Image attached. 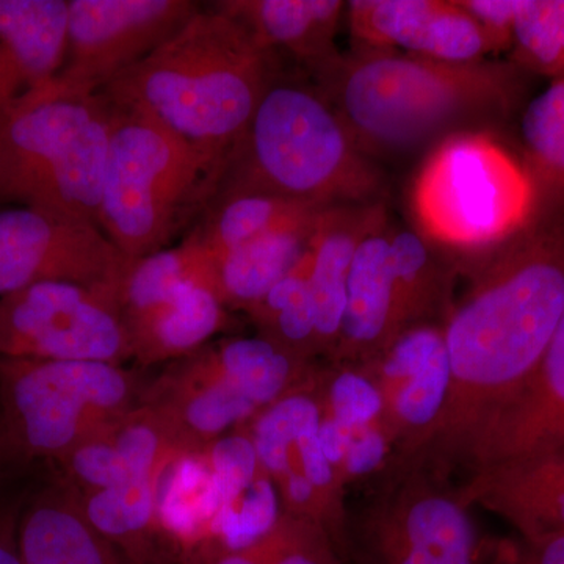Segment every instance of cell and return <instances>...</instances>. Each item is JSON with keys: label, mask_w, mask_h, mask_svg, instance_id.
<instances>
[{"label": "cell", "mask_w": 564, "mask_h": 564, "mask_svg": "<svg viewBox=\"0 0 564 564\" xmlns=\"http://www.w3.org/2000/svg\"><path fill=\"white\" fill-rule=\"evenodd\" d=\"M564 310V193L538 192L536 209L481 259L444 323L451 384L436 425L408 462L445 475L464 466L486 423L524 388Z\"/></svg>", "instance_id": "cell-1"}, {"label": "cell", "mask_w": 564, "mask_h": 564, "mask_svg": "<svg viewBox=\"0 0 564 564\" xmlns=\"http://www.w3.org/2000/svg\"><path fill=\"white\" fill-rule=\"evenodd\" d=\"M311 76L369 155L414 151L462 126L507 117L530 74L513 62L447 63L362 47Z\"/></svg>", "instance_id": "cell-2"}, {"label": "cell", "mask_w": 564, "mask_h": 564, "mask_svg": "<svg viewBox=\"0 0 564 564\" xmlns=\"http://www.w3.org/2000/svg\"><path fill=\"white\" fill-rule=\"evenodd\" d=\"M276 57L240 22L203 7L98 95L110 106L150 115L188 143L228 159L281 70Z\"/></svg>", "instance_id": "cell-3"}, {"label": "cell", "mask_w": 564, "mask_h": 564, "mask_svg": "<svg viewBox=\"0 0 564 564\" xmlns=\"http://www.w3.org/2000/svg\"><path fill=\"white\" fill-rule=\"evenodd\" d=\"M383 184L318 88L280 70L229 152L217 193H270L326 209L377 203Z\"/></svg>", "instance_id": "cell-4"}, {"label": "cell", "mask_w": 564, "mask_h": 564, "mask_svg": "<svg viewBox=\"0 0 564 564\" xmlns=\"http://www.w3.org/2000/svg\"><path fill=\"white\" fill-rule=\"evenodd\" d=\"M107 106L99 228L122 254L140 261L195 226L217 195L226 159L181 139L150 115Z\"/></svg>", "instance_id": "cell-5"}, {"label": "cell", "mask_w": 564, "mask_h": 564, "mask_svg": "<svg viewBox=\"0 0 564 564\" xmlns=\"http://www.w3.org/2000/svg\"><path fill=\"white\" fill-rule=\"evenodd\" d=\"M317 364L259 336L225 337L166 364L148 381L140 404L182 455H198L306 383Z\"/></svg>", "instance_id": "cell-6"}, {"label": "cell", "mask_w": 564, "mask_h": 564, "mask_svg": "<svg viewBox=\"0 0 564 564\" xmlns=\"http://www.w3.org/2000/svg\"><path fill=\"white\" fill-rule=\"evenodd\" d=\"M109 117L99 95H35L6 115L0 120V203L99 228Z\"/></svg>", "instance_id": "cell-7"}, {"label": "cell", "mask_w": 564, "mask_h": 564, "mask_svg": "<svg viewBox=\"0 0 564 564\" xmlns=\"http://www.w3.org/2000/svg\"><path fill=\"white\" fill-rule=\"evenodd\" d=\"M536 203L538 188L527 166L481 131L440 141L411 193L425 239L486 256L524 228Z\"/></svg>", "instance_id": "cell-8"}, {"label": "cell", "mask_w": 564, "mask_h": 564, "mask_svg": "<svg viewBox=\"0 0 564 564\" xmlns=\"http://www.w3.org/2000/svg\"><path fill=\"white\" fill-rule=\"evenodd\" d=\"M148 381L117 364L0 356V430L22 466L57 463L139 406Z\"/></svg>", "instance_id": "cell-9"}, {"label": "cell", "mask_w": 564, "mask_h": 564, "mask_svg": "<svg viewBox=\"0 0 564 564\" xmlns=\"http://www.w3.org/2000/svg\"><path fill=\"white\" fill-rule=\"evenodd\" d=\"M469 510L445 475L392 459L366 502L348 511L344 562L486 564L492 540L478 536Z\"/></svg>", "instance_id": "cell-10"}, {"label": "cell", "mask_w": 564, "mask_h": 564, "mask_svg": "<svg viewBox=\"0 0 564 564\" xmlns=\"http://www.w3.org/2000/svg\"><path fill=\"white\" fill-rule=\"evenodd\" d=\"M121 310L132 359L143 369L198 350L231 323L204 281L202 252L185 240L135 262Z\"/></svg>", "instance_id": "cell-11"}, {"label": "cell", "mask_w": 564, "mask_h": 564, "mask_svg": "<svg viewBox=\"0 0 564 564\" xmlns=\"http://www.w3.org/2000/svg\"><path fill=\"white\" fill-rule=\"evenodd\" d=\"M0 356L44 361L132 359L121 296L73 282H40L0 300Z\"/></svg>", "instance_id": "cell-12"}, {"label": "cell", "mask_w": 564, "mask_h": 564, "mask_svg": "<svg viewBox=\"0 0 564 564\" xmlns=\"http://www.w3.org/2000/svg\"><path fill=\"white\" fill-rule=\"evenodd\" d=\"M202 9L195 0H69L62 68L39 95H98Z\"/></svg>", "instance_id": "cell-13"}, {"label": "cell", "mask_w": 564, "mask_h": 564, "mask_svg": "<svg viewBox=\"0 0 564 564\" xmlns=\"http://www.w3.org/2000/svg\"><path fill=\"white\" fill-rule=\"evenodd\" d=\"M318 364L306 383L267 406L243 430L272 478L281 511L321 524L343 556L348 510L345 486L321 441Z\"/></svg>", "instance_id": "cell-14"}, {"label": "cell", "mask_w": 564, "mask_h": 564, "mask_svg": "<svg viewBox=\"0 0 564 564\" xmlns=\"http://www.w3.org/2000/svg\"><path fill=\"white\" fill-rule=\"evenodd\" d=\"M90 223L28 209L0 210V293L40 282H73L121 296L133 265Z\"/></svg>", "instance_id": "cell-15"}, {"label": "cell", "mask_w": 564, "mask_h": 564, "mask_svg": "<svg viewBox=\"0 0 564 564\" xmlns=\"http://www.w3.org/2000/svg\"><path fill=\"white\" fill-rule=\"evenodd\" d=\"M361 369L380 393L392 459L414 458L440 419L451 384L444 323L408 329Z\"/></svg>", "instance_id": "cell-16"}, {"label": "cell", "mask_w": 564, "mask_h": 564, "mask_svg": "<svg viewBox=\"0 0 564 564\" xmlns=\"http://www.w3.org/2000/svg\"><path fill=\"white\" fill-rule=\"evenodd\" d=\"M352 36L369 50L430 61L470 63L489 54L484 33L458 2L448 0H355L345 9Z\"/></svg>", "instance_id": "cell-17"}, {"label": "cell", "mask_w": 564, "mask_h": 564, "mask_svg": "<svg viewBox=\"0 0 564 564\" xmlns=\"http://www.w3.org/2000/svg\"><path fill=\"white\" fill-rule=\"evenodd\" d=\"M456 491L467 508L499 516L522 540L564 536V447L475 467Z\"/></svg>", "instance_id": "cell-18"}, {"label": "cell", "mask_w": 564, "mask_h": 564, "mask_svg": "<svg viewBox=\"0 0 564 564\" xmlns=\"http://www.w3.org/2000/svg\"><path fill=\"white\" fill-rule=\"evenodd\" d=\"M564 447V310L543 358L524 388L477 434L464 466Z\"/></svg>", "instance_id": "cell-19"}, {"label": "cell", "mask_w": 564, "mask_h": 564, "mask_svg": "<svg viewBox=\"0 0 564 564\" xmlns=\"http://www.w3.org/2000/svg\"><path fill=\"white\" fill-rule=\"evenodd\" d=\"M389 232L386 214L356 248L339 343L325 362L366 366L408 332L389 267Z\"/></svg>", "instance_id": "cell-20"}, {"label": "cell", "mask_w": 564, "mask_h": 564, "mask_svg": "<svg viewBox=\"0 0 564 564\" xmlns=\"http://www.w3.org/2000/svg\"><path fill=\"white\" fill-rule=\"evenodd\" d=\"M66 0H0V120L57 77Z\"/></svg>", "instance_id": "cell-21"}, {"label": "cell", "mask_w": 564, "mask_h": 564, "mask_svg": "<svg viewBox=\"0 0 564 564\" xmlns=\"http://www.w3.org/2000/svg\"><path fill=\"white\" fill-rule=\"evenodd\" d=\"M18 547L21 564H133L91 525L61 474L22 502Z\"/></svg>", "instance_id": "cell-22"}, {"label": "cell", "mask_w": 564, "mask_h": 564, "mask_svg": "<svg viewBox=\"0 0 564 564\" xmlns=\"http://www.w3.org/2000/svg\"><path fill=\"white\" fill-rule=\"evenodd\" d=\"M210 6L240 22L263 50L289 55L310 74L340 54L336 35L347 9L340 0H220Z\"/></svg>", "instance_id": "cell-23"}, {"label": "cell", "mask_w": 564, "mask_h": 564, "mask_svg": "<svg viewBox=\"0 0 564 564\" xmlns=\"http://www.w3.org/2000/svg\"><path fill=\"white\" fill-rule=\"evenodd\" d=\"M384 215L381 204L367 203L328 207L318 217L307 250V274L317 314L318 345L325 361L332 358L339 343L356 248Z\"/></svg>", "instance_id": "cell-24"}, {"label": "cell", "mask_w": 564, "mask_h": 564, "mask_svg": "<svg viewBox=\"0 0 564 564\" xmlns=\"http://www.w3.org/2000/svg\"><path fill=\"white\" fill-rule=\"evenodd\" d=\"M321 214L212 258L199 250L206 259L207 285L226 310L247 314L274 284L302 262L310 250Z\"/></svg>", "instance_id": "cell-25"}, {"label": "cell", "mask_w": 564, "mask_h": 564, "mask_svg": "<svg viewBox=\"0 0 564 564\" xmlns=\"http://www.w3.org/2000/svg\"><path fill=\"white\" fill-rule=\"evenodd\" d=\"M322 210L270 193H217L184 240L212 258L267 234L311 220Z\"/></svg>", "instance_id": "cell-26"}, {"label": "cell", "mask_w": 564, "mask_h": 564, "mask_svg": "<svg viewBox=\"0 0 564 564\" xmlns=\"http://www.w3.org/2000/svg\"><path fill=\"white\" fill-rule=\"evenodd\" d=\"M258 336L304 362L322 359L307 252L288 276L247 313Z\"/></svg>", "instance_id": "cell-27"}, {"label": "cell", "mask_w": 564, "mask_h": 564, "mask_svg": "<svg viewBox=\"0 0 564 564\" xmlns=\"http://www.w3.org/2000/svg\"><path fill=\"white\" fill-rule=\"evenodd\" d=\"M180 564H345L332 534L317 522L281 511L274 524L237 549H210Z\"/></svg>", "instance_id": "cell-28"}, {"label": "cell", "mask_w": 564, "mask_h": 564, "mask_svg": "<svg viewBox=\"0 0 564 564\" xmlns=\"http://www.w3.org/2000/svg\"><path fill=\"white\" fill-rule=\"evenodd\" d=\"M521 133L538 191L564 193V77L527 104Z\"/></svg>", "instance_id": "cell-29"}, {"label": "cell", "mask_w": 564, "mask_h": 564, "mask_svg": "<svg viewBox=\"0 0 564 564\" xmlns=\"http://www.w3.org/2000/svg\"><path fill=\"white\" fill-rule=\"evenodd\" d=\"M511 51L530 76L564 77V0H521Z\"/></svg>", "instance_id": "cell-30"}, {"label": "cell", "mask_w": 564, "mask_h": 564, "mask_svg": "<svg viewBox=\"0 0 564 564\" xmlns=\"http://www.w3.org/2000/svg\"><path fill=\"white\" fill-rule=\"evenodd\" d=\"M484 33L489 54L511 50L521 0H458Z\"/></svg>", "instance_id": "cell-31"}, {"label": "cell", "mask_w": 564, "mask_h": 564, "mask_svg": "<svg viewBox=\"0 0 564 564\" xmlns=\"http://www.w3.org/2000/svg\"><path fill=\"white\" fill-rule=\"evenodd\" d=\"M486 564H564V536L492 540Z\"/></svg>", "instance_id": "cell-32"}, {"label": "cell", "mask_w": 564, "mask_h": 564, "mask_svg": "<svg viewBox=\"0 0 564 564\" xmlns=\"http://www.w3.org/2000/svg\"><path fill=\"white\" fill-rule=\"evenodd\" d=\"M24 500H0V564H21L18 522Z\"/></svg>", "instance_id": "cell-33"}, {"label": "cell", "mask_w": 564, "mask_h": 564, "mask_svg": "<svg viewBox=\"0 0 564 564\" xmlns=\"http://www.w3.org/2000/svg\"><path fill=\"white\" fill-rule=\"evenodd\" d=\"M17 466H22V464L18 463V459L11 454L9 445L6 443V437H3L2 430H0V484H2L3 478L11 473V469Z\"/></svg>", "instance_id": "cell-34"}]
</instances>
